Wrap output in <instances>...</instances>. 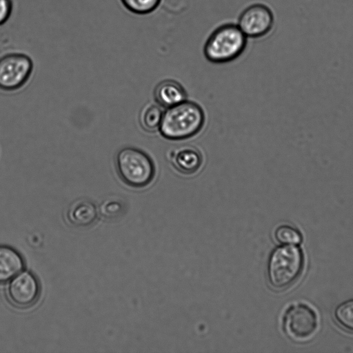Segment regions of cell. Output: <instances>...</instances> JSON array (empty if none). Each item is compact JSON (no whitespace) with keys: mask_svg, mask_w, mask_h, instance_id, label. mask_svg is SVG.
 I'll use <instances>...</instances> for the list:
<instances>
[{"mask_svg":"<svg viewBox=\"0 0 353 353\" xmlns=\"http://www.w3.org/2000/svg\"><path fill=\"white\" fill-rule=\"evenodd\" d=\"M275 239L281 244L299 245L303 241L301 232L296 228L288 225L279 226L274 232Z\"/></svg>","mask_w":353,"mask_h":353,"instance_id":"2e32d148","label":"cell"},{"mask_svg":"<svg viewBox=\"0 0 353 353\" xmlns=\"http://www.w3.org/2000/svg\"><path fill=\"white\" fill-rule=\"evenodd\" d=\"M204 123L205 114L201 107L185 100L163 111L159 131L168 140H184L198 134Z\"/></svg>","mask_w":353,"mask_h":353,"instance_id":"6da1fadb","label":"cell"},{"mask_svg":"<svg viewBox=\"0 0 353 353\" xmlns=\"http://www.w3.org/2000/svg\"><path fill=\"white\" fill-rule=\"evenodd\" d=\"M34 68L28 54L13 51L0 57V89L13 91L22 87L29 79Z\"/></svg>","mask_w":353,"mask_h":353,"instance_id":"8992f818","label":"cell"},{"mask_svg":"<svg viewBox=\"0 0 353 353\" xmlns=\"http://www.w3.org/2000/svg\"><path fill=\"white\" fill-rule=\"evenodd\" d=\"M13 10L12 0H0V26L10 18Z\"/></svg>","mask_w":353,"mask_h":353,"instance_id":"ac0fdd59","label":"cell"},{"mask_svg":"<svg viewBox=\"0 0 353 353\" xmlns=\"http://www.w3.org/2000/svg\"><path fill=\"white\" fill-rule=\"evenodd\" d=\"M163 111L159 105L148 103L139 114V123L146 132H154L159 130Z\"/></svg>","mask_w":353,"mask_h":353,"instance_id":"4fadbf2b","label":"cell"},{"mask_svg":"<svg viewBox=\"0 0 353 353\" xmlns=\"http://www.w3.org/2000/svg\"><path fill=\"white\" fill-rule=\"evenodd\" d=\"M98 217L95 204L85 199H77L72 202L66 212L69 223L77 228H86L93 225Z\"/></svg>","mask_w":353,"mask_h":353,"instance_id":"30bf717a","label":"cell"},{"mask_svg":"<svg viewBox=\"0 0 353 353\" xmlns=\"http://www.w3.org/2000/svg\"><path fill=\"white\" fill-rule=\"evenodd\" d=\"M305 256L299 245L283 244L272 252L268 266L270 284L282 290L292 285L303 272Z\"/></svg>","mask_w":353,"mask_h":353,"instance_id":"7a4b0ae2","label":"cell"},{"mask_svg":"<svg viewBox=\"0 0 353 353\" xmlns=\"http://www.w3.org/2000/svg\"><path fill=\"white\" fill-rule=\"evenodd\" d=\"M153 96L158 105L166 108L186 100L187 97L183 87L172 79L159 82L154 89Z\"/></svg>","mask_w":353,"mask_h":353,"instance_id":"8fae6325","label":"cell"},{"mask_svg":"<svg viewBox=\"0 0 353 353\" xmlns=\"http://www.w3.org/2000/svg\"><path fill=\"white\" fill-rule=\"evenodd\" d=\"M319 319L310 305L297 303L288 307L283 317V329L286 336L296 343L310 341L317 332Z\"/></svg>","mask_w":353,"mask_h":353,"instance_id":"5b68a950","label":"cell"},{"mask_svg":"<svg viewBox=\"0 0 353 353\" xmlns=\"http://www.w3.org/2000/svg\"><path fill=\"white\" fill-rule=\"evenodd\" d=\"M40 285L36 276L23 271L16 275L8 285V296L10 303L19 308H28L37 301Z\"/></svg>","mask_w":353,"mask_h":353,"instance_id":"ba28073f","label":"cell"},{"mask_svg":"<svg viewBox=\"0 0 353 353\" xmlns=\"http://www.w3.org/2000/svg\"><path fill=\"white\" fill-rule=\"evenodd\" d=\"M247 46V37L237 24L228 23L216 28L203 46L206 59L213 63H225L239 57Z\"/></svg>","mask_w":353,"mask_h":353,"instance_id":"3957f363","label":"cell"},{"mask_svg":"<svg viewBox=\"0 0 353 353\" xmlns=\"http://www.w3.org/2000/svg\"><path fill=\"white\" fill-rule=\"evenodd\" d=\"M24 268L21 254L12 247L0 245V283L8 282Z\"/></svg>","mask_w":353,"mask_h":353,"instance_id":"7c38bea8","label":"cell"},{"mask_svg":"<svg viewBox=\"0 0 353 353\" xmlns=\"http://www.w3.org/2000/svg\"><path fill=\"white\" fill-rule=\"evenodd\" d=\"M274 17L272 10L265 4L254 3L248 6L240 14L238 26L249 38H260L273 28Z\"/></svg>","mask_w":353,"mask_h":353,"instance_id":"52a82bcc","label":"cell"},{"mask_svg":"<svg viewBox=\"0 0 353 353\" xmlns=\"http://www.w3.org/2000/svg\"><path fill=\"white\" fill-rule=\"evenodd\" d=\"M122 6L130 12L137 15H145L154 12L161 0H119Z\"/></svg>","mask_w":353,"mask_h":353,"instance_id":"9a60e30c","label":"cell"},{"mask_svg":"<svg viewBox=\"0 0 353 353\" xmlns=\"http://www.w3.org/2000/svg\"><path fill=\"white\" fill-rule=\"evenodd\" d=\"M119 176L127 185L143 188L155 176V166L150 157L137 148L127 146L117 151L114 158Z\"/></svg>","mask_w":353,"mask_h":353,"instance_id":"277c9868","label":"cell"},{"mask_svg":"<svg viewBox=\"0 0 353 353\" xmlns=\"http://www.w3.org/2000/svg\"><path fill=\"white\" fill-rule=\"evenodd\" d=\"M123 202L117 198L105 199L99 206V212L107 219L119 216L123 211Z\"/></svg>","mask_w":353,"mask_h":353,"instance_id":"e0dca14e","label":"cell"},{"mask_svg":"<svg viewBox=\"0 0 353 353\" xmlns=\"http://www.w3.org/2000/svg\"><path fill=\"white\" fill-rule=\"evenodd\" d=\"M334 318L340 327L353 334V299L339 303L334 310Z\"/></svg>","mask_w":353,"mask_h":353,"instance_id":"5bb4252c","label":"cell"},{"mask_svg":"<svg viewBox=\"0 0 353 353\" xmlns=\"http://www.w3.org/2000/svg\"><path fill=\"white\" fill-rule=\"evenodd\" d=\"M168 160L173 168L183 175H192L197 172L203 164V155L196 147L183 145L172 149Z\"/></svg>","mask_w":353,"mask_h":353,"instance_id":"9c48e42d","label":"cell"}]
</instances>
